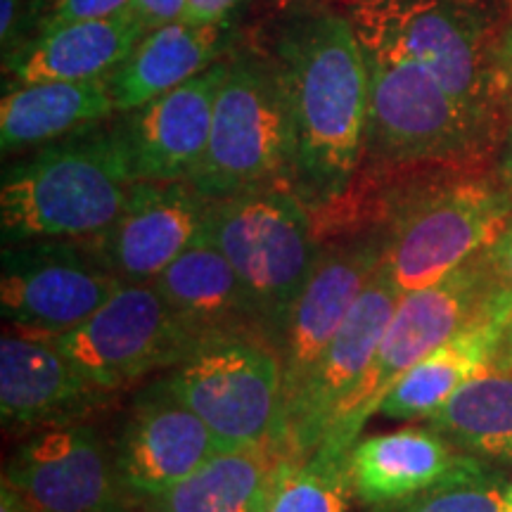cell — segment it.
Returning a JSON list of instances; mask_svg holds the SVG:
<instances>
[{
  "mask_svg": "<svg viewBox=\"0 0 512 512\" xmlns=\"http://www.w3.org/2000/svg\"><path fill=\"white\" fill-rule=\"evenodd\" d=\"M380 240L377 273L399 294L439 283L512 226V200L472 164H434L358 181L325 216Z\"/></svg>",
  "mask_w": 512,
  "mask_h": 512,
  "instance_id": "1",
  "label": "cell"
},
{
  "mask_svg": "<svg viewBox=\"0 0 512 512\" xmlns=\"http://www.w3.org/2000/svg\"><path fill=\"white\" fill-rule=\"evenodd\" d=\"M273 57L292 121V190L316 223L349 197L363 164L368 67L349 15L306 8L287 17Z\"/></svg>",
  "mask_w": 512,
  "mask_h": 512,
  "instance_id": "2",
  "label": "cell"
},
{
  "mask_svg": "<svg viewBox=\"0 0 512 512\" xmlns=\"http://www.w3.org/2000/svg\"><path fill=\"white\" fill-rule=\"evenodd\" d=\"M133 183L114 119L36 147L3 171V247L98 238L117 221Z\"/></svg>",
  "mask_w": 512,
  "mask_h": 512,
  "instance_id": "3",
  "label": "cell"
},
{
  "mask_svg": "<svg viewBox=\"0 0 512 512\" xmlns=\"http://www.w3.org/2000/svg\"><path fill=\"white\" fill-rule=\"evenodd\" d=\"M358 38L368 67V126L356 183L415 166L472 164L482 155L494 126L460 105L413 57Z\"/></svg>",
  "mask_w": 512,
  "mask_h": 512,
  "instance_id": "4",
  "label": "cell"
},
{
  "mask_svg": "<svg viewBox=\"0 0 512 512\" xmlns=\"http://www.w3.org/2000/svg\"><path fill=\"white\" fill-rule=\"evenodd\" d=\"M292 162V121L278 62L256 48L230 50L207 150L188 183L209 200L292 190Z\"/></svg>",
  "mask_w": 512,
  "mask_h": 512,
  "instance_id": "5",
  "label": "cell"
},
{
  "mask_svg": "<svg viewBox=\"0 0 512 512\" xmlns=\"http://www.w3.org/2000/svg\"><path fill=\"white\" fill-rule=\"evenodd\" d=\"M207 235L245 285L261 337L278 349L323 249L311 209L287 188L240 192L211 200Z\"/></svg>",
  "mask_w": 512,
  "mask_h": 512,
  "instance_id": "6",
  "label": "cell"
},
{
  "mask_svg": "<svg viewBox=\"0 0 512 512\" xmlns=\"http://www.w3.org/2000/svg\"><path fill=\"white\" fill-rule=\"evenodd\" d=\"M358 36L413 57L475 117L496 126L498 43L482 0H351Z\"/></svg>",
  "mask_w": 512,
  "mask_h": 512,
  "instance_id": "7",
  "label": "cell"
},
{
  "mask_svg": "<svg viewBox=\"0 0 512 512\" xmlns=\"http://www.w3.org/2000/svg\"><path fill=\"white\" fill-rule=\"evenodd\" d=\"M501 294L503 287L491 268L489 249L472 256L439 283L401 294L375 358L344 401L323 444L354 446L370 415L380 411L392 384L408 368L484 316Z\"/></svg>",
  "mask_w": 512,
  "mask_h": 512,
  "instance_id": "8",
  "label": "cell"
},
{
  "mask_svg": "<svg viewBox=\"0 0 512 512\" xmlns=\"http://www.w3.org/2000/svg\"><path fill=\"white\" fill-rule=\"evenodd\" d=\"M223 448L283 441V366L273 344L247 332H211L166 370Z\"/></svg>",
  "mask_w": 512,
  "mask_h": 512,
  "instance_id": "9",
  "label": "cell"
},
{
  "mask_svg": "<svg viewBox=\"0 0 512 512\" xmlns=\"http://www.w3.org/2000/svg\"><path fill=\"white\" fill-rule=\"evenodd\" d=\"M27 335L60 347L83 373L112 392L174 368L197 342L152 283H124L74 330Z\"/></svg>",
  "mask_w": 512,
  "mask_h": 512,
  "instance_id": "10",
  "label": "cell"
},
{
  "mask_svg": "<svg viewBox=\"0 0 512 512\" xmlns=\"http://www.w3.org/2000/svg\"><path fill=\"white\" fill-rule=\"evenodd\" d=\"M124 280L91 240H36L3 247L0 306L19 332H67L88 320Z\"/></svg>",
  "mask_w": 512,
  "mask_h": 512,
  "instance_id": "11",
  "label": "cell"
},
{
  "mask_svg": "<svg viewBox=\"0 0 512 512\" xmlns=\"http://www.w3.org/2000/svg\"><path fill=\"white\" fill-rule=\"evenodd\" d=\"M380 268V240L363 228L320 249L309 283L287 316L278 354L283 366V425L316 363L335 339L366 285Z\"/></svg>",
  "mask_w": 512,
  "mask_h": 512,
  "instance_id": "12",
  "label": "cell"
},
{
  "mask_svg": "<svg viewBox=\"0 0 512 512\" xmlns=\"http://www.w3.org/2000/svg\"><path fill=\"white\" fill-rule=\"evenodd\" d=\"M3 482L31 512H112L124 491L114 451L86 422L34 432L10 458Z\"/></svg>",
  "mask_w": 512,
  "mask_h": 512,
  "instance_id": "13",
  "label": "cell"
},
{
  "mask_svg": "<svg viewBox=\"0 0 512 512\" xmlns=\"http://www.w3.org/2000/svg\"><path fill=\"white\" fill-rule=\"evenodd\" d=\"M223 451L221 441L164 382H152L133 401L114 446V465L126 494H164Z\"/></svg>",
  "mask_w": 512,
  "mask_h": 512,
  "instance_id": "14",
  "label": "cell"
},
{
  "mask_svg": "<svg viewBox=\"0 0 512 512\" xmlns=\"http://www.w3.org/2000/svg\"><path fill=\"white\" fill-rule=\"evenodd\" d=\"M209 209V197L188 181H136L117 221L91 245L124 283H150L207 235Z\"/></svg>",
  "mask_w": 512,
  "mask_h": 512,
  "instance_id": "15",
  "label": "cell"
},
{
  "mask_svg": "<svg viewBox=\"0 0 512 512\" xmlns=\"http://www.w3.org/2000/svg\"><path fill=\"white\" fill-rule=\"evenodd\" d=\"M401 294L380 273L366 285L349 318L323 351L283 425V444L292 458L311 456L328 437L344 401L361 382Z\"/></svg>",
  "mask_w": 512,
  "mask_h": 512,
  "instance_id": "16",
  "label": "cell"
},
{
  "mask_svg": "<svg viewBox=\"0 0 512 512\" xmlns=\"http://www.w3.org/2000/svg\"><path fill=\"white\" fill-rule=\"evenodd\" d=\"M114 399L60 347L27 332L0 339V415L5 430L38 432L86 422Z\"/></svg>",
  "mask_w": 512,
  "mask_h": 512,
  "instance_id": "17",
  "label": "cell"
},
{
  "mask_svg": "<svg viewBox=\"0 0 512 512\" xmlns=\"http://www.w3.org/2000/svg\"><path fill=\"white\" fill-rule=\"evenodd\" d=\"M228 57L202 74L114 119L136 181H188L207 150Z\"/></svg>",
  "mask_w": 512,
  "mask_h": 512,
  "instance_id": "18",
  "label": "cell"
},
{
  "mask_svg": "<svg viewBox=\"0 0 512 512\" xmlns=\"http://www.w3.org/2000/svg\"><path fill=\"white\" fill-rule=\"evenodd\" d=\"M482 467L434 427L358 437L351 446L354 496L368 505H399L446 479Z\"/></svg>",
  "mask_w": 512,
  "mask_h": 512,
  "instance_id": "19",
  "label": "cell"
},
{
  "mask_svg": "<svg viewBox=\"0 0 512 512\" xmlns=\"http://www.w3.org/2000/svg\"><path fill=\"white\" fill-rule=\"evenodd\" d=\"M510 325L512 294L503 290L484 316H479L456 337L408 368L392 384L377 413L392 420H415L432 415L472 377L491 370L508 339Z\"/></svg>",
  "mask_w": 512,
  "mask_h": 512,
  "instance_id": "20",
  "label": "cell"
},
{
  "mask_svg": "<svg viewBox=\"0 0 512 512\" xmlns=\"http://www.w3.org/2000/svg\"><path fill=\"white\" fill-rule=\"evenodd\" d=\"M147 34L131 10L110 19L43 29L17 53L3 57L10 86L36 81L107 79Z\"/></svg>",
  "mask_w": 512,
  "mask_h": 512,
  "instance_id": "21",
  "label": "cell"
},
{
  "mask_svg": "<svg viewBox=\"0 0 512 512\" xmlns=\"http://www.w3.org/2000/svg\"><path fill=\"white\" fill-rule=\"evenodd\" d=\"M150 283L197 339L211 332L261 337L245 285L209 235L185 249Z\"/></svg>",
  "mask_w": 512,
  "mask_h": 512,
  "instance_id": "22",
  "label": "cell"
},
{
  "mask_svg": "<svg viewBox=\"0 0 512 512\" xmlns=\"http://www.w3.org/2000/svg\"><path fill=\"white\" fill-rule=\"evenodd\" d=\"M230 50V24L181 22L152 29L110 76L114 105L131 112L202 74Z\"/></svg>",
  "mask_w": 512,
  "mask_h": 512,
  "instance_id": "23",
  "label": "cell"
},
{
  "mask_svg": "<svg viewBox=\"0 0 512 512\" xmlns=\"http://www.w3.org/2000/svg\"><path fill=\"white\" fill-rule=\"evenodd\" d=\"M117 114L112 83L36 81L10 86L0 102V145L5 155L41 147Z\"/></svg>",
  "mask_w": 512,
  "mask_h": 512,
  "instance_id": "24",
  "label": "cell"
},
{
  "mask_svg": "<svg viewBox=\"0 0 512 512\" xmlns=\"http://www.w3.org/2000/svg\"><path fill=\"white\" fill-rule=\"evenodd\" d=\"M290 458L278 439L223 448L183 482L143 503L147 512H264L275 477Z\"/></svg>",
  "mask_w": 512,
  "mask_h": 512,
  "instance_id": "25",
  "label": "cell"
},
{
  "mask_svg": "<svg viewBox=\"0 0 512 512\" xmlns=\"http://www.w3.org/2000/svg\"><path fill=\"white\" fill-rule=\"evenodd\" d=\"M427 420L467 456L512 458V368L472 377Z\"/></svg>",
  "mask_w": 512,
  "mask_h": 512,
  "instance_id": "26",
  "label": "cell"
},
{
  "mask_svg": "<svg viewBox=\"0 0 512 512\" xmlns=\"http://www.w3.org/2000/svg\"><path fill=\"white\" fill-rule=\"evenodd\" d=\"M351 446L320 444L311 456L285 460L264 512H349Z\"/></svg>",
  "mask_w": 512,
  "mask_h": 512,
  "instance_id": "27",
  "label": "cell"
},
{
  "mask_svg": "<svg viewBox=\"0 0 512 512\" xmlns=\"http://www.w3.org/2000/svg\"><path fill=\"white\" fill-rule=\"evenodd\" d=\"M394 512H512L510 484L486 465L463 472L432 489L394 505Z\"/></svg>",
  "mask_w": 512,
  "mask_h": 512,
  "instance_id": "28",
  "label": "cell"
},
{
  "mask_svg": "<svg viewBox=\"0 0 512 512\" xmlns=\"http://www.w3.org/2000/svg\"><path fill=\"white\" fill-rule=\"evenodd\" d=\"M43 0H0V46L3 57L17 53L41 29Z\"/></svg>",
  "mask_w": 512,
  "mask_h": 512,
  "instance_id": "29",
  "label": "cell"
},
{
  "mask_svg": "<svg viewBox=\"0 0 512 512\" xmlns=\"http://www.w3.org/2000/svg\"><path fill=\"white\" fill-rule=\"evenodd\" d=\"M133 0H50L43 12L41 29H55L64 24L88 22V19H110L131 10Z\"/></svg>",
  "mask_w": 512,
  "mask_h": 512,
  "instance_id": "30",
  "label": "cell"
},
{
  "mask_svg": "<svg viewBox=\"0 0 512 512\" xmlns=\"http://www.w3.org/2000/svg\"><path fill=\"white\" fill-rule=\"evenodd\" d=\"M188 0H133L131 12L136 15L147 31L181 22L185 17Z\"/></svg>",
  "mask_w": 512,
  "mask_h": 512,
  "instance_id": "31",
  "label": "cell"
},
{
  "mask_svg": "<svg viewBox=\"0 0 512 512\" xmlns=\"http://www.w3.org/2000/svg\"><path fill=\"white\" fill-rule=\"evenodd\" d=\"M240 0H188L185 22L190 24H221L228 22L230 12L238 8Z\"/></svg>",
  "mask_w": 512,
  "mask_h": 512,
  "instance_id": "32",
  "label": "cell"
},
{
  "mask_svg": "<svg viewBox=\"0 0 512 512\" xmlns=\"http://www.w3.org/2000/svg\"><path fill=\"white\" fill-rule=\"evenodd\" d=\"M489 261L491 268H494L498 285H501L505 292L512 294V226L505 230L496 245L489 249Z\"/></svg>",
  "mask_w": 512,
  "mask_h": 512,
  "instance_id": "33",
  "label": "cell"
},
{
  "mask_svg": "<svg viewBox=\"0 0 512 512\" xmlns=\"http://www.w3.org/2000/svg\"><path fill=\"white\" fill-rule=\"evenodd\" d=\"M498 91L503 105H512V22L498 43Z\"/></svg>",
  "mask_w": 512,
  "mask_h": 512,
  "instance_id": "34",
  "label": "cell"
},
{
  "mask_svg": "<svg viewBox=\"0 0 512 512\" xmlns=\"http://www.w3.org/2000/svg\"><path fill=\"white\" fill-rule=\"evenodd\" d=\"M0 512H31L29 505L8 482L0 484Z\"/></svg>",
  "mask_w": 512,
  "mask_h": 512,
  "instance_id": "35",
  "label": "cell"
},
{
  "mask_svg": "<svg viewBox=\"0 0 512 512\" xmlns=\"http://www.w3.org/2000/svg\"><path fill=\"white\" fill-rule=\"evenodd\" d=\"M508 183L512 188V147H510V157H508Z\"/></svg>",
  "mask_w": 512,
  "mask_h": 512,
  "instance_id": "36",
  "label": "cell"
},
{
  "mask_svg": "<svg viewBox=\"0 0 512 512\" xmlns=\"http://www.w3.org/2000/svg\"><path fill=\"white\" fill-rule=\"evenodd\" d=\"M112 512H124V508H117V510H112Z\"/></svg>",
  "mask_w": 512,
  "mask_h": 512,
  "instance_id": "37",
  "label": "cell"
},
{
  "mask_svg": "<svg viewBox=\"0 0 512 512\" xmlns=\"http://www.w3.org/2000/svg\"><path fill=\"white\" fill-rule=\"evenodd\" d=\"M510 494H512V482H510Z\"/></svg>",
  "mask_w": 512,
  "mask_h": 512,
  "instance_id": "38",
  "label": "cell"
}]
</instances>
